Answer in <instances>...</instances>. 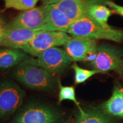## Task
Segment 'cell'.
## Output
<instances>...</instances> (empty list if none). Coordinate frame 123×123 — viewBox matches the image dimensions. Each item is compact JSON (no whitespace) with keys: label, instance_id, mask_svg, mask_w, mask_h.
I'll use <instances>...</instances> for the list:
<instances>
[{"label":"cell","instance_id":"cell-12","mask_svg":"<svg viewBox=\"0 0 123 123\" xmlns=\"http://www.w3.org/2000/svg\"><path fill=\"white\" fill-rule=\"evenodd\" d=\"M107 0H64L54 4L74 22L86 15L88 6L93 4H105Z\"/></svg>","mask_w":123,"mask_h":123},{"label":"cell","instance_id":"cell-17","mask_svg":"<svg viewBox=\"0 0 123 123\" xmlns=\"http://www.w3.org/2000/svg\"><path fill=\"white\" fill-rule=\"evenodd\" d=\"M6 9L25 11L35 7L39 0H3Z\"/></svg>","mask_w":123,"mask_h":123},{"label":"cell","instance_id":"cell-14","mask_svg":"<svg viewBox=\"0 0 123 123\" xmlns=\"http://www.w3.org/2000/svg\"><path fill=\"white\" fill-rule=\"evenodd\" d=\"M103 111L108 115L123 118V87L115 86L111 98L103 105Z\"/></svg>","mask_w":123,"mask_h":123},{"label":"cell","instance_id":"cell-6","mask_svg":"<svg viewBox=\"0 0 123 123\" xmlns=\"http://www.w3.org/2000/svg\"><path fill=\"white\" fill-rule=\"evenodd\" d=\"M123 57V49L110 44H103L97 48L95 61L90 63L93 70L100 73L119 70Z\"/></svg>","mask_w":123,"mask_h":123},{"label":"cell","instance_id":"cell-25","mask_svg":"<svg viewBox=\"0 0 123 123\" xmlns=\"http://www.w3.org/2000/svg\"><path fill=\"white\" fill-rule=\"evenodd\" d=\"M118 6H119V7L120 9L123 10V6H120V5H118Z\"/></svg>","mask_w":123,"mask_h":123},{"label":"cell","instance_id":"cell-1","mask_svg":"<svg viewBox=\"0 0 123 123\" xmlns=\"http://www.w3.org/2000/svg\"><path fill=\"white\" fill-rule=\"evenodd\" d=\"M14 79L27 88L42 91H53L58 86V80L48 71L40 67L33 58H29L14 70Z\"/></svg>","mask_w":123,"mask_h":123},{"label":"cell","instance_id":"cell-11","mask_svg":"<svg viewBox=\"0 0 123 123\" xmlns=\"http://www.w3.org/2000/svg\"><path fill=\"white\" fill-rule=\"evenodd\" d=\"M39 31L30 29H14L7 27L0 42V46L21 49L30 42Z\"/></svg>","mask_w":123,"mask_h":123},{"label":"cell","instance_id":"cell-16","mask_svg":"<svg viewBox=\"0 0 123 123\" xmlns=\"http://www.w3.org/2000/svg\"><path fill=\"white\" fill-rule=\"evenodd\" d=\"M112 13V10L106 6L105 4L98 3L89 6L87 8L86 15L101 25L108 26V20Z\"/></svg>","mask_w":123,"mask_h":123},{"label":"cell","instance_id":"cell-13","mask_svg":"<svg viewBox=\"0 0 123 123\" xmlns=\"http://www.w3.org/2000/svg\"><path fill=\"white\" fill-rule=\"evenodd\" d=\"M27 58L28 55L21 49H0V70H7L18 66Z\"/></svg>","mask_w":123,"mask_h":123},{"label":"cell","instance_id":"cell-18","mask_svg":"<svg viewBox=\"0 0 123 123\" xmlns=\"http://www.w3.org/2000/svg\"><path fill=\"white\" fill-rule=\"evenodd\" d=\"M58 87L59 89V99L58 104H60L64 100H70L73 101L79 108V110L81 108L79 105V103L78 102L75 95V87L73 86H63L58 80Z\"/></svg>","mask_w":123,"mask_h":123},{"label":"cell","instance_id":"cell-7","mask_svg":"<svg viewBox=\"0 0 123 123\" xmlns=\"http://www.w3.org/2000/svg\"><path fill=\"white\" fill-rule=\"evenodd\" d=\"M37 57L38 65L53 75L63 72L73 62L65 51L58 47L44 51Z\"/></svg>","mask_w":123,"mask_h":123},{"label":"cell","instance_id":"cell-26","mask_svg":"<svg viewBox=\"0 0 123 123\" xmlns=\"http://www.w3.org/2000/svg\"><path fill=\"white\" fill-rule=\"evenodd\" d=\"M71 123L69 122V121H66V122H64V123Z\"/></svg>","mask_w":123,"mask_h":123},{"label":"cell","instance_id":"cell-21","mask_svg":"<svg viewBox=\"0 0 123 123\" xmlns=\"http://www.w3.org/2000/svg\"><path fill=\"white\" fill-rule=\"evenodd\" d=\"M63 1H64V0H41L43 6L57 4Z\"/></svg>","mask_w":123,"mask_h":123},{"label":"cell","instance_id":"cell-20","mask_svg":"<svg viewBox=\"0 0 123 123\" xmlns=\"http://www.w3.org/2000/svg\"><path fill=\"white\" fill-rule=\"evenodd\" d=\"M105 4L107 5H108L109 7L112 9V12L113 13L121 15V16H122L123 17V10L119 8V6H118V5L115 4L114 2L109 1V0H107L105 1Z\"/></svg>","mask_w":123,"mask_h":123},{"label":"cell","instance_id":"cell-10","mask_svg":"<svg viewBox=\"0 0 123 123\" xmlns=\"http://www.w3.org/2000/svg\"><path fill=\"white\" fill-rule=\"evenodd\" d=\"M64 51L74 62H85L87 54L98 48L95 40L71 37L64 45Z\"/></svg>","mask_w":123,"mask_h":123},{"label":"cell","instance_id":"cell-9","mask_svg":"<svg viewBox=\"0 0 123 123\" xmlns=\"http://www.w3.org/2000/svg\"><path fill=\"white\" fill-rule=\"evenodd\" d=\"M43 6L46 12L45 21L39 31L66 33L73 21L54 4Z\"/></svg>","mask_w":123,"mask_h":123},{"label":"cell","instance_id":"cell-19","mask_svg":"<svg viewBox=\"0 0 123 123\" xmlns=\"http://www.w3.org/2000/svg\"><path fill=\"white\" fill-rule=\"evenodd\" d=\"M71 67L74 71V81L75 84H76L83 83L87 81L91 77L96 74L100 73L99 71L95 70H91L81 68L76 63H74Z\"/></svg>","mask_w":123,"mask_h":123},{"label":"cell","instance_id":"cell-3","mask_svg":"<svg viewBox=\"0 0 123 123\" xmlns=\"http://www.w3.org/2000/svg\"><path fill=\"white\" fill-rule=\"evenodd\" d=\"M62 114L45 104L31 103L22 108L12 123H59Z\"/></svg>","mask_w":123,"mask_h":123},{"label":"cell","instance_id":"cell-5","mask_svg":"<svg viewBox=\"0 0 123 123\" xmlns=\"http://www.w3.org/2000/svg\"><path fill=\"white\" fill-rule=\"evenodd\" d=\"M70 38L66 32L39 31L36 36L21 50L31 56H37L52 47L64 45Z\"/></svg>","mask_w":123,"mask_h":123},{"label":"cell","instance_id":"cell-24","mask_svg":"<svg viewBox=\"0 0 123 123\" xmlns=\"http://www.w3.org/2000/svg\"><path fill=\"white\" fill-rule=\"evenodd\" d=\"M120 73H121L123 75V58L121 59V64H120V67L119 70H118Z\"/></svg>","mask_w":123,"mask_h":123},{"label":"cell","instance_id":"cell-15","mask_svg":"<svg viewBox=\"0 0 123 123\" xmlns=\"http://www.w3.org/2000/svg\"><path fill=\"white\" fill-rule=\"evenodd\" d=\"M76 123H113L109 115L104 111L91 109L84 111L79 109L76 115Z\"/></svg>","mask_w":123,"mask_h":123},{"label":"cell","instance_id":"cell-22","mask_svg":"<svg viewBox=\"0 0 123 123\" xmlns=\"http://www.w3.org/2000/svg\"><path fill=\"white\" fill-rule=\"evenodd\" d=\"M7 27V25H6V24L5 22V21L2 17L0 15V30L6 29Z\"/></svg>","mask_w":123,"mask_h":123},{"label":"cell","instance_id":"cell-2","mask_svg":"<svg viewBox=\"0 0 123 123\" xmlns=\"http://www.w3.org/2000/svg\"><path fill=\"white\" fill-rule=\"evenodd\" d=\"M73 37L88 39H107L116 42L123 41V30L104 26L84 15L71 25L66 32Z\"/></svg>","mask_w":123,"mask_h":123},{"label":"cell","instance_id":"cell-23","mask_svg":"<svg viewBox=\"0 0 123 123\" xmlns=\"http://www.w3.org/2000/svg\"><path fill=\"white\" fill-rule=\"evenodd\" d=\"M7 27H6V29H3V30H0V42H1V39H2V37H3V35H4L5 32L6 30Z\"/></svg>","mask_w":123,"mask_h":123},{"label":"cell","instance_id":"cell-8","mask_svg":"<svg viewBox=\"0 0 123 123\" xmlns=\"http://www.w3.org/2000/svg\"><path fill=\"white\" fill-rule=\"evenodd\" d=\"M45 18L46 12L43 6L35 7L30 10L21 12L7 25V27L39 31L43 25Z\"/></svg>","mask_w":123,"mask_h":123},{"label":"cell","instance_id":"cell-4","mask_svg":"<svg viewBox=\"0 0 123 123\" xmlns=\"http://www.w3.org/2000/svg\"><path fill=\"white\" fill-rule=\"evenodd\" d=\"M25 94L12 80L5 79L0 81V119L14 113L22 104Z\"/></svg>","mask_w":123,"mask_h":123}]
</instances>
